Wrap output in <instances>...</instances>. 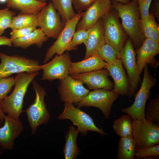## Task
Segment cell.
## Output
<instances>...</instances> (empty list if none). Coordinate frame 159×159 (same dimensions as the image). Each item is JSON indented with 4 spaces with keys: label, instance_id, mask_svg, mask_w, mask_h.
I'll return each mask as SVG.
<instances>
[{
    "label": "cell",
    "instance_id": "6da1fadb",
    "mask_svg": "<svg viewBox=\"0 0 159 159\" xmlns=\"http://www.w3.org/2000/svg\"><path fill=\"white\" fill-rule=\"evenodd\" d=\"M112 7L121 19L122 27L134 47L138 49L145 38L142 28L138 1L132 0L124 4L116 0H112Z\"/></svg>",
    "mask_w": 159,
    "mask_h": 159
},
{
    "label": "cell",
    "instance_id": "7a4b0ae2",
    "mask_svg": "<svg viewBox=\"0 0 159 159\" xmlns=\"http://www.w3.org/2000/svg\"><path fill=\"white\" fill-rule=\"evenodd\" d=\"M39 73L37 71L16 74L14 78L15 87L13 92L0 103V108L4 113L19 119L21 114L24 111L23 100L28 86Z\"/></svg>",
    "mask_w": 159,
    "mask_h": 159
},
{
    "label": "cell",
    "instance_id": "3957f363",
    "mask_svg": "<svg viewBox=\"0 0 159 159\" xmlns=\"http://www.w3.org/2000/svg\"><path fill=\"white\" fill-rule=\"evenodd\" d=\"M32 82L35 92V98L34 102L28 107L26 112L32 134L35 135L38 127L48 123L50 119V116L44 100L46 95L45 89L36 81L33 80Z\"/></svg>",
    "mask_w": 159,
    "mask_h": 159
},
{
    "label": "cell",
    "instance_id": "277c9868",
    "mask_svg": "<svg viewBox=\"0 0 159 159\" xmlns=\"http://www.w3.org/2000/svg\"><path fill=\"white\" fill-rule=\"evenodd\" d=\"M143 78L140 89L133 104L129 107L122 108L121 111L129 115L132 120L145 119V110L147 100L150 95V90L156 84L155 78L150 74L147 64L144 68Z\"/></svg>",
    "mask_w": 159,
    "mask_h": 159
},
{
    "label": "cell",
    "instance_id": "5b68a950",
    "mask_svg": "<svg viewBox=\"0 0 159 159\" xmlns=\"http://www.w3.org/2000/svg\"><path fill=\"white\" fill-rule=\"evenodd\" d=\"M0 78L14 73L32 72L41 70L39 62L36 59L18 55H7L0 52Z\"/></svg>",
    "mask_w": 159,
    "mask_h": 159
},
{
    "label": "cell",
    "instance_id": "8992f818",
    "mask_svg": "<svg viewBox=\"0 0 159 159\" xmlns=\"http://www.w3.org/2000/svg\"><path fill=\"white\" fill-rule=\"evenodd\" d=\"M118 17L116 11H113L111 9L102 19L105 43L120 52L125 43L127 34L119 21Z\"/></svg>",
    "mask_w": 159,
    "mask_h": 159
},
{
    "label": "cell",
    "instance_id": "52a82bcc",
    "mask_svg": "<svg viewBox=\"0 0 159 159\" xmlns=\"http://www.w3.org/2000/svg\"><path fill=\"white\" fill-rule=\"evenodd\" d=\"M132 125L136 149L159 144V125L145 118L132 120Z\"/></svg>",
    "mask_w": 159,
    "mask_h": 159
},
{
    "label": "cell",
    "instance_id": "ba28073f",
    "mask_svg": "<svg viewBox=\"0 0 159 159\" xmlns=\"http://www.w3.org/2000/svg\"><path fill=\"white\" fill-rule=\"evenodd\" d=\"M57 118L59 120H70L74 125L77 127V130L83 136L87 135L88 131L97 132L101 135L106 134L102 128L95 125L89 115L79 108L75 107L72 103H64V111Z\"/></svg>",
    "mask_w": 159,
    "mask_h": 159
},
{
    "label": "cell",
    "instance_id": "9c48e42d",
    "mask_svg": "<svg viewBox=\"0 0 159 159\" xmlns=\"http://www.w3.org/2000/svg\"><path fill=\"white\" fill-rule=\"evenodd\" d=\"M37 16V26L48 38L56 39L65 25L52 2L44 6Z\"/></svg>",
    "mask_w": 159,
    "mask_h": 159
},
{
    "label": "cell",
    "instance_id": "30bf717a",
    "mask_svg": "<svg viewBox=\"0 0 159 159\" xmlns=\"http://www.w3.org/2000/svg\"><path fill=\"white\" fill-rule=\"evenodd\" d=\"M82 16V12L77 13L74 18L65 24L56 41L47 49L44 60V63H46L56 54L60 55L66 51L69 52L75 50L72 47V39L77 25Z\"/></svg>",
    "mask_w": 159,
    "mask_h": 159
},
{
    "label": "cell",
    "instance_id": "8fae6325",
    "mask_svg": "<svg viewBox=\"0 0 159 159\" xmlns=\"http://www.w3.org/2000/svg\"><path fill=\"white\" fill-rule=\"evenodd\" d=\"M120 95L113 90H110L103 89H95L90 92L77 105L79 108L83 107H97L102 112L105 118L108 119L112 105Z\"/></svg>",
    "mask_w": 159,
    "mask_h": 159
},
{
    "label": "cell",
    "instance_id": "7c38bea8",
    "mask_svg": "<svg viewBox=\"0 0 159 159\" xmlns=\"http://www.w3.org/2000/svg\"><path fill=\"white\" fill-rule=\"evenodd\" d=\"M129 38L119 52V57L125 67L129 82L128 97H131L135 92L140 81V74L137 71L136 52Z\"/></svg>",
    "mask_w": 159,
    "mask_h": 159
},
{
    "label": "cell",
    "instance_id": "4fadbf2b",
    "mask_svg": "<svg viewBox=\"0 0 159 159\" xmlns=\"http://www.w3.org/2000/svg\"><path fill=\"white\" fill-rule=\"evenodd\" d=\"M81 81L72 78L70 75L60 80L58 92L61 102L74 103L76 105L89 92Z\"/></svg>",
    "mask_w": 159,
    "mask_h": 159
},
{
    "label": "cell",
    "instance_id": "5bb4252c",
    "mask_svg": "<svg viewBox=\"0 0 159 159\" xmlns=\"http://www.w3.org/2000/svg\"><path fill=\"white\" fill-rule=\"evenodd\" d=\"M71 62L68 52L57 55L48 63L40 65L41 69L43 71L41 80L52 81L65 78L69 75V70Z\"/></svg>",
    "mask_w": 159,
    "mask_h": 159
},
{
    "label": "cell",
    "instance_id": "9a60e30c",
    "mask_svg": "<svg viewBox=\"0 0 159 159\" xmlns=\"http://www.w3.org/2000/svg\"><path fill=\"white\" fill-rule=\"evenodd\" d=\"M112 8V0H96L85 11H82V17L76 26L77 30L91 28Z\"/></svg>",
    "mask_w": 159,
    "mask_h": 159
},
{
    "label": "cell",
    "instance_id": "2e32d148",
    "mask_svg": "<svg viewBox=\"0 0 159 159\" xmlns=\"http://www.w3.org/2000/svg\"><path fill=\"white\" fill-rule=\"evenodd\" d=\"M70 75L86 84L89 90L103 89L110 90H113L114 87V84L108 78L110 73L106 68Z\"/></svg>",
    "mask_w": 159,
    "mask_h": 159
},
{
    "label": "cell",
    "instance_id": "e0dca14e",
    "mask_svg": "<svg viewBox=\"0 0 159 159\" xmlns=\"http://www.w3.org/2000/svg\"><path fill=\"white\" fill-rule=\"evenodd\" d=\"M136 51L137 71L140 74L148 64L155 68L159 65L158 61L154 57L159 53V43L146 38L141 46Z\"/></svg>",
    "mask_w": 159,
    "mask_h": 159
},
{
    "label": "cell",
    "instance_id": "ac0fdd59",
    "mask_svg": "<svg viewBox=\"0 0 159 159\" xmlns=\"http://www.w3.org/2000/svg\"><path fill=\"white\" fill-rule=\"evenodd\" d=\"M4 125L0 127V145L5 150H11L14 148L15 139L24 129L19 119L8 115L4 119Z\"/></svg>",
    "mask_w": 159,
    "mask_h": 159
},
{
    "label": "cell",
    "instance_id": "d6986e66",
    "mask_svg": "<svg viewBox=\"0 0 159 159\" xmlns=\"http://www.w3.org/2000/svg\"><path fill=\"white\" fill-rule=\"evenodd\" d=\"M105 68L108 70L110 76L114 80V86L113 90L120 95L128 96L129 81L120 59L110 63H107Z\"/></svg>",
    "mask_w": 159,
    "mask_h": 159
},
{
    "label": "cell",
    "instance_id": "ffe728a7",
    "mask_svg": "<svg viewBox=\"0 0 159 159\" xmlns=\"http://www.w3.org/2000/svg\"><path fill=\"white\" fill-rule=\"evenodd\" d=\"M105 43L103 24L101 18L91 28L85 44L86 51L84 59L96 55L101 47Z\"/></svg>",
    "mask_w": 159,
    "mask_h": 159
},
{
    "label": "cell",
    "instance_id": "44dd1931",
    "mask_svg": "<svg viewBox=\"0 0 159 159\" xmlns=\"http://www.w3.org/2000/svg\"><path fill=\"white\" fill-rule=\"evenodd\" d=\"M107 64L100 57L93 55L88 58L77 62H72L69 67V74L88 72L102 69Z\"/></svg>",
    "mask_w": 159,
    "mask_h": 159
},
{
    "label": "cell",
    "instance_id": "7402d4cb",
    "mask_svg": "<svg viewBox=\"0 0 159 159\" xmlns=\"http://www.w3.org/2000/svg\"><path fill=\"white\" fill-rule=\"evenodd\" d=\"M48 39V37L39 28L23 37L13 39L12 45L14 47L26 49L34 45L39 48Z\"/></svg>",
    "mask_w": 159,
    "mask_h": 159
},
{
    "label": "cell",
    "instance_id": "603a6c76",
    "mask_svg": "<svg viewBox=\"0 0 159 159\" xmlns=\"http://www.w3.org/2000/svg\"><path fill=\"white\" fill-rule=\"evenodd\" d=\"M6 2L7 7L20 11L21 13L36 15L47 4L35 0H7Z\"/></svg>",
    "mask_w": 159,
    "mask_h": 159
},
{
    "label": "cell",
    "instance_id": "cb8c5ba5",
    "mask_svg": "<svg viewBox=\"0 0 159 159\" xmlns=\"http://www.w3.org/2000/svg\"><path fill=\"white\" fill-rule=\"evenodd\" d=\"M74 126L68 127L65 135V144L63 149L65 159H75L81 152L77 143V138L79 133Z\"/></svg>",
    "mask_w": 159,
    "mask_h": 159
},
{
    "label": "cell",
    "instance_id": "d4e9b609",
    "mask_svg": "<svg viewBox=\"0 0 159 159\" xmlns=\"http://www.w3.org/2000/svg\"><path fill=\"white\" fill-rule=\"evenodd\" d=\"M132 119L128 114L122 115L113 122L112 128L120 137H133Z\"/></svg>",
    "mask_w": 159,
    "mask_h": 159
},
{
    "label": "cell",
    "instance_id": "484cf974",
    "mask_svg": "<svg viewBox=\"0 0 159 159\" xmlns=\"http://www.w3.org/2000/svg\"><path fill=\"white\" fill-rule=\"evenodd\" d=\"M135 150L132 137H120L118 144L117 157L119 159H134Z\"/></svg>",
    "mask_w": 159,
    "mask_h": 159
},
{
    "label": "cell",
    "instance_id": "4316f807",
    "mask_svg": "<svg viewBox=\"0 0 159 159\" xmlns=\"http://www.w3.org/2000/svg\"><path fill=\"white\" fill-rule=\"evenodd\" d=\"M55 9L60 14L62 21L66 24L76 15L73 8L72 0H52Z\"/></svg>",
    "mask_w": 159,
    "mask_h": 159
},
{
    "label": "cell",
    "instance_id": "83f0119b",
    "mask_svg": "<svg viewBox=\"0 0 159 159\" xmlns=\"http://www.w3.org/2000/svg\"><path fill=\"white\" fill-rule=\"evenodd\" d=\"M37 26V15L21 13L13 17L9 28L13 31L21 28Z\"/></svg>",
    "mask_w": 159,
    "mask_h": 159
},
{
    "label": "cell",
    "instance_id": "f1b7e54d",
    "mask_svg": "<svg viewBox=\"0 0 159 159\" xmlns=\"http://www.w3.org/2000/svg\"><path fill=\"white\" fill-rule=\"evenodd\" d=\"M141 23L145 38L151 39L159 43V27L153 14L149 13L146 19L141 20Z\"/></svg>",
    "mask_w": 159,
    "mask_h": 159
},
{
    "label": "cell",
    "instance_id": "f546056e",
    "mask_svg": "<svg viewBox=\"0 0 159 159\" xmlns=\"http://www.w3.org/2000/svg\"><path fill=\"white\" fill-rule=\"evenodd\" d=\"M119 52L110 45L105 43L98 50L97 55L107 63L114 62L119 58Z\"/></svg>",
    "mask_w": 159,
    "mask_h": 159
},
{
    "label": "cell",
    "instance_id": "4dcf8cb0",
    "mask_svg": "<svg viewBox=\"0 0 159 159\" xmlns=\"http://www.w3.org/2000/svg\"><path fill=\"white\" fill-rule=\"evenodd\" d=\"M145 118L159 125V96L149 100L147 104Z\"/></svg>",
    "mask_w": 159,
    "mask_h": 159
},
{
    "label": "cell",
    "instance_id": "1f68e13d",
    "mask_svg": "<svg viewBox=\"0 0 159 159\" xmlns=\"http://www.w3.org/2000/svg\"><path fill=\"white\" fill-rule=\"evenodd\" d=\"M16 13L9 10L7 7L0 9V36L5 30L9 28L11 25L13 17L15 16Z\"/></svg>",
    "mask_w": 159,
    "mask_h": 159
},
{
    "label": "cell",
    "instance_id": "d6a6232c",
    "mask_svg": "<svg viewBox=\"0 0 159 159\" xmlns=\"http://www.w3.org/2000/svg\"><path fill=\"white\" fill-rule=\"evenodd\" d=\"M14 85V78L13 77L0 78V103L7 97Z\"/></svg>",
    "mask_w": 159,
    "mask_h": 159
},
{
    "label": "cell",
    "instance_id": "836d02e7",
    "mask_svg": "<svg viewBox=\"0 0 159 159\" xmlns=\"http://www.w3.org/2000/svg\"><path fill=\"white\" fill-rule=\"evenodd\" d=\"M159 155V144L138 149H136L135 156L139 158L158 157Z\"/></svg>",
    "mask_w": 159,
    "mask_h": 159
},
{
    "label": "cell",
    "instance_id": "e575fe53",
    "mask_svg": "<svg viewBox=\"0 0 159 159\" xmlns=\"http://www.w3.org/2000/svg\"><path fill=\"white\" fill-rule=\"evenodd\" d=\"M91 28L88 30L84 29L77 30L74 33L72 40V45L75 50L77 49V46L82 43L85 45L91 31Z\"/></svg>",
    "mask_w": 159,
    "mask_h": 159
},
{
    "label": "cell",
    "instance_id": "d590c367",
    "mask_svg": "<svg viewBox=\"0 0 159 159\" xmlns=\"http://www.w3.org/2000/svg\"><path fill=\"white\" fill-rule=\"evenodd\" d=\"M96 0H72V4L77 13L87 10Z\"/></svg>",
    "mask_w": 159,
    "mask_h": 159
},
{
    "label": "cell",
    "instance_id": "8d00e7d4",
    "mask_svg": "<svg viewBox=\"0 0 159 159\" xmlns=\"http://www.w3.org/2000/svg\"><path fill=\"white\" fill-rule=\"evenodd\" d=\"M37 28L36 27H30L12 31L10 33V38L13 40L23 37L31 33Z\"/></svg>",
    "mask_w": 159,
    "mask_h": 159
},
{
    "label": "cell",
    "instance_id": "74e56055",
    "mask_svg": "<svg viewBox=\"0 0 159 159\" xmlns=\"http://www.w3.org/2000/svg\"><path fill=\"white\" fill-rule=\"evenodd\" d=\"M152 13L158 19L159 18V0H153L151 6Z\"/></svg>",
    "mask_w": 159,
    "mask_h": 159
},
{
    "label": "cell",
    "instance_id": "f35d334b",
    "mask_svg": "<svg viewBox=\"0 0 159 159\" xmlns=\"http://www.w3.org/2000/svg\"><path fill=\"white\" fill-rule=\"evenodd\" d=\"M12 39L6 36H0V46L5 45L11 47Z\"/></svg>",
    "mask_w": 159,
    "mask_h": 159
},
{
    "label": "cell",
    "instance_id": "ab89813d",
    "mask_svg": "<svg viewBox=\"0 0 159 159\" xmlns=\"http://www.w3.org/2000/svg\"><path fill=\"white\" fill-rule=\"evenodd\" d=\"M5 116L4 113L0 108V122L1 123L2 122Z\"/></svg>",
    "mask_w": 159,
    "mask_h": 159
},
{
    "label": "cell",
    "instance_id": "60d3db41",
    "mask_svg": "<svg viewBox=\"0 0 159 159\" xmlns=\"http://www.w3.org/2000/svg\"><path fill=\"white\" fill-rule=\"evenodd\" d=\"M144 2L147 5L150 6L153 0H140Z\"/></svg>",
    "mask_w": 159,
    "mask_h": 159
},
{
    "label": "cell",
    "instance_id": "b9f144b4",
    "mask_svg": "<svg viewBox=\"0 0 159 159\" xmlns=\"http://www.w3.org/2000/svg\"><path fill=\"white\" fill-rule=\"evenodd\" d=\"M119 2H120L123 4H127L130 2V0H116Z\"/></svg>",
    "mask_w": 159,
    "mask_h": 159
},
{
    "label": "cell",
    "instance_id": "7bdbcfd3",
    "mask_svg": "<svg viewBox=\"0 0 159 159\" xmlns=\"http://www.w3.org/2000/svg\"><path fill=\"white\" fill-rule=\"evenodd\" d=\"M7 0H0V3H4L6 2Z\"/></svg>",
    "mask_w": 159,
    "mask_h": 159
},
{
    "label": "cell",
    "instance_id": "ee69618b",
    "mask_svg": "<svg viewBox=\"0 0 159 159\" xmlns=\"http://www.w3.org/2000/svg\"><path fill=\"white\" fill-rule=\"evenodd\" d=\"M41 2H45L47 0H51L52 1V0H35Z\"/></svg>",
    "mask_w": 159,
    "mask_h": 159
},
{
    "label": "cell",
    "instance_id": "f6af8a7d",
    "mask_svg": "<svg viewBox=\"0 0 159 159\" xmlns=\"http://www.w3.org/2000/svg\"><path fill=\"white\" fill-rule=\"evenodd\" d=\"M2 152L1 151L0 152V155L1 153Z\"/></svg>",
    "mask_w": 159,
    "mask_h": 159
},
{
    "label": "cell",
    "instance_id": "bcb514c9",
    "mask_svg": "<svg viewBox=\"0 0 159 159\" xmlns=\"http://www.w3.org/2000/svg\"><path fill=\"white\" fill-rule=\"evenodd\" d=\"M132 0H133V1H138V0H132Z\"/></svg>",
    "mask_w": 159,
    "mask_h": 159
},
{
    "label": "cell",
    "instance_id": "7dc6e473",
    "mask_svg": "<svg viewBox=\"0 0 159 159\" xmlns=\"http://www.w3.org/2000/svg\"><path fill=\"white\" fill-rule=\"evenodd\" d=\"M1 146H0V149H1Z\"/></svg>",
    "mask_w": 159,
    "mask_h": 159
}]
</instances>
